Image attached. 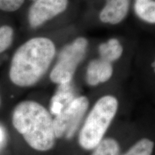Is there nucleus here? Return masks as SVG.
Masks as SVG:
<instances>
[{
	"label": "nucleus",
	"instance_id": "nucleus-12",
	"mask_svg": "<svg viewBox=\"0 0 155 155\" xmlns=\"http://www.w3.org/2000/svg\"><path fill=\"white\" fill-rule=\"evenodd\" d=\"M95 148L92 155H117L119 151L117 141L110 138L101 140Z\"/></svg>",
	"mask_w": 155,
	"mask_h": 155
},
{
	"label": "nucleus",
	"instance_id": "nucleus-3",
	"mask_svg": "<svg viewBox=\"0 0 155 155\" xmlns=\"http://www.w3.org/2000/svg\"><path fill=\"white\" fill-rule=\"evenodd\" d=\"M118 106L117 99L109 95L97 101L79 134V144L83 148L92 150L99 144L113 121Z\"/></svg>",
	"mask_w": 155,
	"mask_h": 155
},
{
	"label": "nucleus",
	"instance_id": "nucleus-6",
	"mask_svg": "<svg viewBox=\"0 0 155 155\" xmlns=\"http://www.w3.org/2000/svg\"><path fill=\"white\" fill-rule=\"evenodd\" d=\"M68 0H36L29 9L28 22L37 28L67 9Z\"/></svg>",
	"mask_w": 155,
	"mask_h": 155
},
{
	"label": "nucleus",
	"instance_id": "nucleus-10",
	"mask_svg": "<svg viewBox=\"0 0 155 155\" xmlns=\"http://www.w3.org/2000/svg\"><path fill=\"white\" fill-rule=\"evenodd\" d=\"M123 50L121 43L115 38L109 39L107 42L101 43L98 47L101 59L111 63L121 58Z\"/></svg>",
	"mask_w": 155,
	"mask_h": 155
},
{
	"label": "nucleus",
	"instance_id": "nucleus-1",
	"mask_svg": "<svg viewBox=\"0 0 155 155\" xmlns=\"http://www.w3.org/2000/svg\"><path fill=\"white\" fill-rule=\"evenodd\" d=\"M55 44L49 38L38 37L28 40L16 50L9 76L19 87H30L45 74L55 55Z\"/></svg>",
	"mask_w": 155,
	"mask_h": 155
},
{
	"label": "nucleus",
	"instance_id": "nucleus-14",
	"mask_svg": "<svg viewBox=\"0 0 155 155\" xmlns=\"http://www.w3.org/2000/svg\"><path fill=\"white\" fill-rule=\"evenodd\" d=\"M14 38V30L9 25L0 26V53L10 47Z\"/></svg>",
	"mask_w": 155,
	"mask_h": 155
},
{
	"label": "nucleus",
	"instance_id": "nucleus-17",
	"mask_svg": "<svg viewBox=\"0 0 155 155\" xmlns=\"http://www.w3.org/2000/svg\"><path fill=\"white\" fill-rule=\"evenodd\" d=\"M0 104H1V98H0Z\"/></svg>",
	"mask_w": 155,
	"mask_h": 155
},
{
	"label": "nucleus",
	"instance_id": "nucleus-7",
	"mask_svg": "<svg viewBox=\"0 0 155 155\" xmlns=\"http://www.w3.org/2000/svg\"><path fill=\"white\" fill-rule=\"evenodd\" d=\"M129 9V0H106L99 18L104 23L117 25L125 19Z\"/></svg>",
	"mask_w": 155,
	"mask_h": 155
},
{
	"label": "nucleus",
	"instance_id": "nucleus-15",
	"mask_svg": "<svg viewBox=\"0 0 155 155\" xmlns=\"http://www.w3.org/2000/svg\"><path fill=\"white\" fill-rule=\"evenodd\" d=\"M25 0H0V9L4 12L17 11L22 7Z\"/></svg>",
	"mask_w": 155,
	"mask_h": 155
},
{
	"label": "nucleus",
	"instance_id": "nucleus-13",
	"mask_svg": "<svg viewBox=\"0 0 155 155\" xmlns=\"http://www.w3.org/2000/svg\"><path fill=\"white\" fill-rule=\"evenodd\" d=\"M154 143L148 139H142L131 147L124 155H151Z\"/></svg>",
	"mask_w": 155,
	"mask_h": 155
},
{
	"label": "nucleus",
	"instance_id": "nucleus-11",
	"mask_svg": "<svg viewBox=\"0 0 155 155\" xmlns=\"http://www.w3.org/2000/svg\"><path fill=\"white\" fill-rule=\"evenodd\" d=\"M134 11L139 18L150 24L155 23L154 0H136Z\"/></svg>",
	"mask_w": 155,
	"mask_h": 155
},
{
	"label": "nucleus",
	"instance_id": "nucleus-9",
	"mask_svg": "<svg viewBox=\"0 0 155 155\" xmlns=\"http://www.w3.org/2000/svg\"><path fill=\"white\" fill-rule=\"evenodd\" d=\"M71 82L59 84L58 90L50 100V114L58 115L65 110L76 98L75 97Z\"/></svg>",
	"mask_w": 155,
	"mask_h": 155
},
{
	"label": "nucleus",
	"instance_id": "nucleus-16",
	"mask_svg": "<svg viewBox=\"0 0 155 155\" xmlns=\"http://www.w3.org/2000/svg\"><path fill=\"white\" fill-rule=\"evenodd\" d=\"M4 139V131L1 127H0V144Z\"/></svg>",
	"mask_w": 155,
	"mask_h": 155
},
{
	"label": "nucleus",
	"instance_id": "nucleus-4",
	"mask_svg": "<svg viewBox=\"0 0 155 155\" xmlns=\"http://www.w3.org/2000/svg\"><path fill=\"white\" fill-rule=\"evenodd\" d=\"M88 42L79 37L62 49L55 66L50 72L52 82L63 84L71 82L78 68L86 54Z\"/></svg>",
	"mask_w": 155,
	"mask_h": 155
},
{
	"label": "nucleus",
	"instance_id": "nucleus-18",
	"mask_svg": "<svg viewBox=\"0 0 155 155\" xmlns=\"http://www.w3.org/2000/svg\"><path fill=\"white\" fill-rule=\"evenodd\" d=\"M33 1H36V0H33Z\"/></svg>",
	"mask_w": 155,
	"mask_h": 155
},
{
	"label": "nucleus",
	"instance_id": "nucleus-2",
	"mask_svg": "<svg viewBox=\"0 0 155 155\" xmlns=\"http://www.w3.org/2000/svg\"><path fill=\"white\" fill-rule=\"evenodd\" d=\"M12 124L34 150L45 152L54 146L53 119L39 103L25 101L17 104L12 113Z\"/></svg>",
	"mask_w": 155,
	"mask_h": 155
},
{
	"label": "nucleus",
	"instance_id": "nucleus-8",
	"mask_svg": "<svg viewBox=\"0 0 155 155\" xmlns=\"http://www.w3.org/2000/svg\"><path fill=\"white\" fill-rule=\"evenodd\" d=\"M112 63L98 58L90 62L86 71V81L88 85L95 86L105 83L113 75Z\"/></svg>",
	"mask_w": 155,
	"mask_h": 155
},
{
	"label": "nucleus",
	"instance_id": "nucleus-5",
	"mask_svg": "<svg viewBox=\"0 0 155 155\" xmlns=\"http://www.w3.org/2000/svg\"><path fill=\"white\" fill-rule=\"evenodd\" d=\"M88 99L85 96L76 97L63 111L53 119L56 138L70 139L74 135L88 108Z\"/></svg>",
	"mask_w": 155,
	"mask_h": 155
}]
</instances>
